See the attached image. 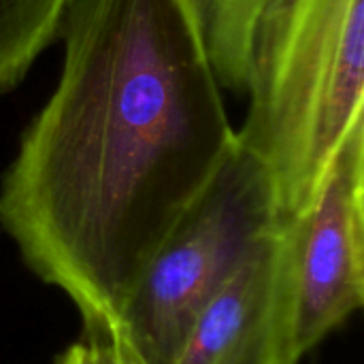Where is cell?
Listing matches in <instances>:
<instances>
[{"instance_id":"obj_1","label":"cell","mask_w":364,"mask_h":364,"mask_svg":"<svg viewBox=\"0 0 364 364\" xmlns=\"http://www.w3.org/2000/svg\"><path fill=\"white\" fill-rule=\"evenodd\" d=\"M58 36L62 73L0 179V226L85 331L109 333L237 130L192 0H68Z\"/></svg>"},{"instance_id":"obj_2","label":"cell","mask_w":364,"mask_h":364,"mask_svg":"<svg viewBox=\"0 0 364 364\" xmlns=\"http://www.w3.org/2000/svg\"><path fill=\"white\" fill-rule=\"evenodd\" d=\"M220 87L247 96L237 143L269 173L279 226L364 122V0H192Z\"/></svg>"},{"instance_id":"obj_3","label":"cell","mask_w":364,"mask_h":364,"mask_svg":"<svg viewBox=\"0 0 364 364\" xmlns=\"http://www.w3.org/2000/svg\"><path fill=\"white\" fill-rule=\"evenodd\" d=\"M279 228L267 168L239 143L160 243L107 333L124 364H173L209 299Z\"/></svg>"},{"instance_id":"obj_4","label":"cell","mask_w":364,"mask_h":364,"mask_svg":"<svg viewBox=\"0 0 364 364\" xmlns=\"http://www.w3.org/2000/svg\"><path fill=\"white\" fill-rule=\"evenodd\" d=\"M364 303V122L314 200L279 226V309L299 364Z\"/></svg>"},{"instance_id":"obj_5","label":"cell","mask_w":364,"mask_h":364,"mask_svg":"<svg viewBox=\"0 0 364 364\" xmlns=\"http://www.w3.org/2000/svg\"><path fill=\"white\" fill-rule=\"evenodd\" d=\"M173 364H296L279 309V228L198 311Z\"/></svg>"},{"instance_id":"obj_6","label":"cell","mask_w":364,"mask_h":364,"mask_svg":"<svg viewBox=\"0 0 364 364\" xmlns=\"http://www.w3.org/2000/svg\"><path fill=\"white\" fill-rule=\"evenodd\" d=\"M68 0H0V94L28 75L55 41Z\"/></svg>"},{"instance_id":"obj_7","label":"cell","mask_w":364,"mask_h":364,"mask_svg":"<svg viewBox=\"0 0 364 364\" xmlns=\"http://www.w3.org/2000/svg\"><path fill=\"white\" fill-rule=\"evenodd\" d=\"M58 364H124L115 354L109 337L100 328L85 331V339L81 343L70 346Z\"/></svg>"}]
</instances>
